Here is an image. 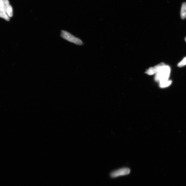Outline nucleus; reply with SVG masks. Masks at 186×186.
<instances>
[{
    "label": "nucleus",
    "instance_id": "nucleus-1",
    "mask_svg": "<svg viewBox=\"0 0 186 186\" xmlns=\"http://www.w3.org/2000/svg\"><path fill=\"white\" fill-rule=\"evenodd\" d=\"M171 72L170 67L165 65L156 73L155 80L159 82L168 80Z\"/></svg>",
    "mask_w": 186,
    "mask_h": 186
},
{
    "label": "nucleus",
    "instance_id": "nucleus-2",
    "mask_svg": "<svg viewBox=\"0 0 186 186\" xmlns=\"http://www.w3.org/2000/svg\"><path fill=\"white\" fill-rule=\"evenodd\" d=\"M60 36L64 39L72 43L78 45H81L83 44L81 39L75 37L67 31L62 30Z\"/></svg>",
    "mask_w": 186,
    "mask_h": 186
},
{
    "label": "nucleus",
    "instance_id": "nucleus-3",
    "mask_svg": "<svg viewBox=\"0 0 186 186\" xmlns=\"http://www.w3.org/2000/svg\"><path fill=\"white\" fill-rule=\"evenodd\" d=\"M130 172V169L129 168H122L118 170L114 171L110 174L111 177L114 178L121 176L129 174Z\"/></svg>",
    "mask_w": 186,
    "mask_h": 186
},
{
    "label": "nucleus",
    "instance_id": "nucleus-4",
    "mask_svg": "<svg viewBox=\"0 0 186 186\" xmlns=\"http://www.w3.org/2000/svg\"><path fill=\"white\" fill-rule=\"evenodd\" d=\"M2 1L3 9L9 18L12 17L13 16V10L8 0H2Z\"/></svg>",
    "mask_w": 186,
    "mask_h": 186
},
{
    "label": "nucleus",
    "instance_id": "nucleus-5",
    "mask_svg": "<svg viewBox=\"0 0 186 186\" xmlns=\"http://www.w3.org/2000/svg\"><path fill=\"white\" fill-rule=\"evenodd\" d=\"M0 17L8 21L10 20L9 17L3 8L2 0H0Z\"/></svg>",
    "mask_w": 186,
    "mask_h": 186
},
{
    "label": "nucleus",
    "instance_id": "nucleus-6",
    "mask_svg": "<svg viewBox=\"0 0 186 186\" xmlns=\"http://www.w3.org/2000/svg\"><path fill=\"white\" fill-rule=\"evenodd\" d=\"M181 16L182 19L186 18V3L185 2L182 3L181 10Z\"/></svg>",
    "mask_w": 186,
    "mask_h": 186
},
{
    "label": "nucleus",
    "instance_id": "nucleus-7",
    "mask_svg": "<svg viewBox=\"0 0 186 186\" xmlns=\"http://www.w3.org/2000/svg\"><path fill=\"white\" fill-rule=\"evenodd\" d=\"M171 80H168L160 82V86L161 88H164L170 86L172 84Z\"/></svg>",
    "mask_w": 186,
    "mask_h": 186
},
{
    "label": "nucleus",
    "instance_id": "nucleus-8",
    "mask_svg": "<svg viewBox=\"0 0 186 186\" xmlns=\"http://www.w3.org/2000/svg\"><path fill=\"white\" fill-rule=\"evenodd\" d=\"M165 65H165L164 63H162L156 65V66H155L154 68V69L155 73H157V72H158L161 70L162 68Z\"/></svg>",
    "mask_w": 186,
    "mask_h": 186
},
{
    "label": "nucleus",
    "instance_id": "nucleus-9",
    "mask_svg": "<svg viewBox=\"0 0 186 186\" xmlns=\"http://www.w3.org/2000/svg\"><path fill=\"white\" fill-rule=\"evenodd\" d=\"M185 65H186V57L178 64V66L179 67H184Z\"/></svg>",
    "mask_w": 186,
    "mask_h": 186
},
{
    "label": "nucleus",
    "instance_id": "nucleus-10",
    "mask_svg": "<svg viewBox=\"0 0 186 186\" xmlns=\"http://www.w3.org/2000/svg\"><path fill=\"white\" fill-rule=\"evenodd\" d=\"M146 73L148 75H151L154 74L155 73L154 69V67H151L149 68L146 71Z\"/></svg>",
    "mask_w": 186,
    "mask_h": 186
},
{
    "label": "nucleus",
    "instance_id": "nucleus-11",
    "mask_svg": "<svg viewBox=\"0 0 186 186\" xmlns=\"http://www.w3.org/2000/svg\"><path fill=\"white\" fill-rule=\"evenodd\" d=\"M185 41H186V38H185Z\"/></svg>",
    "mask_w": 186,
    "mask_h": 186
}]
</instances>
